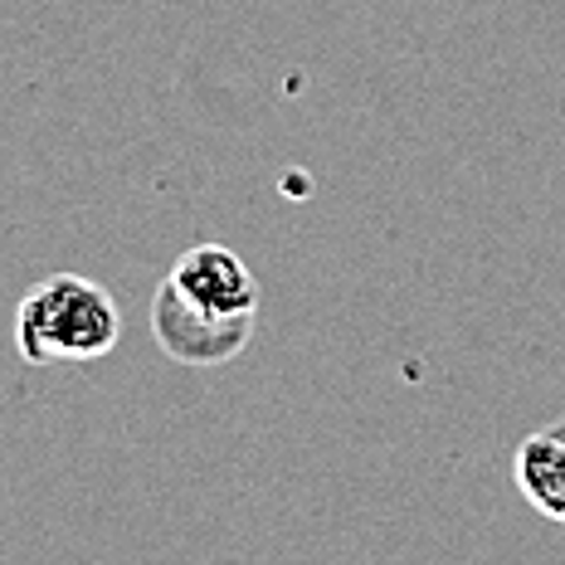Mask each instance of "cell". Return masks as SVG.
<instances>
[{"label": "cell", "mask_w": 565, "mask_h": 565, "mask_svg": "<svg viewBox=\"0 0 565 565\" xmlns=\"http://www.w3.org/2000/svg\"><path fill=\"white\" fill-rule=\"evenodd\" d=\"M122 337L113 292L84 274H50L15 308V351L30 366H78L108 356Z\"/></svg>", "instance_id": "obj_1"}, {"label": "cell", "mask_w": 565, "mask_h": 565, "mask_svg": "<svg viewBox=\"0 0 565 565\" xmlns=\"http://www.w3.org/2000/svg\"><path fill=\"white\" fill-rule=\"evenodd\" d=\"M151 337L181 366H225L234 361L254 337V322H225V317H210L191 308L171 282H161L157 298H151Z\"/></svg>", "instance_id": "obj_2"}, {"label": "cell", "mask_w": 565, "mask_h": 565, "mask_svg": "<svg viewBox=\"0 0 565 565\" xmlns=\"http://www.w3.org/2000/svg\"><path fill=\"white\" fill-rule=\"evenodd\" d=\"M161 282H171L191 308L225 317V322H254L258 317V282L249 274V264L234 249H225V244H195V249H185Z\"/></svg>", "instance_id": "obj_3"}, {"label": "cell", "mask_w": 565, "mask_h": 565, "mask_svg": "<svg viewBox=\"0 0 565 565\" xmlns=\"http://www.w3.org/2000/svg\"><path fill=\"white\" fill-rule=\"evenodd\" d=\"M512 478L526 502L565 526V419L532 429L512 454Z\"/></svg>", "instance_id": "obj_4"}]
</instances>
